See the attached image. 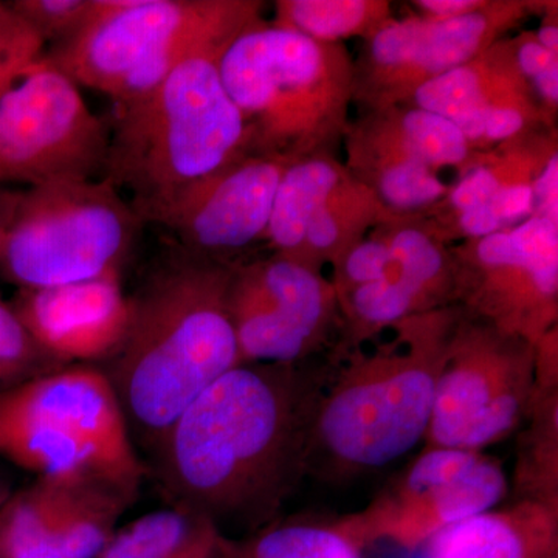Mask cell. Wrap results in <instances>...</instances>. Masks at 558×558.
Instances as JSON below:
<instances>
[{"mask_svg": "<svg viewBox=\"0 0 558 558\" xmlns=\"http://www.w3.org/2000/svg\"><path fill=\"white\" fill-rule=\"evenodd\" d=\"M396 213L349 174L336 154L319 153L289 165L277 196L267 247L323 270Z\"/></svg>", "mask_w": 558, "mask_h": 558, "instance_id": "17", "label": "cell"}, {"mask_svg": "<svg viewBox=\"0 0 558 558\" xmlns=\"http://www.w3.org/2000/svg\"><path fill=\"white\" fill-rule=\"evenodd\" d=\"M532 216L558 223V153L546 160L535 180Z\"/></svg>", "mask_w": 558, "mask_h": 558, "instance_id": "31", "label": "cell"}, {"mask_svg": "<svg viewBox=\"0 0 558 558\" xmlns=\"http://www.w3.org/2000/svg\"><path fill=\"white\" fill-rule=\"evenodd\" d=\"M341 143L349 174L396 215L435 207L449 191L439 172L464 170L475 154L451 121L414 105L360 113Z\"/></svg>", "mask_w": 558, "mask_h": 558, "instance_id": "15", "label": "cell"}, {"mask_svg": "<svg viewBox=\"0 0 558 558\" xmlns=\"http://www.w3.org/2000/svg\"><path fill=\"white\" fill-rule=\"evenodd\" d=\"M542 9L543 0H488L484 9L454 20L392 17L362 39L354 58V105L360 113L409 105L422 86L475 60Z\"/></svg>", "mask_w": 558, "mask_h": 558, "instance_id": "11", "label": "cell"}, {"mask_svg": "<svg viewBox=\"0 0 558 558\" xmlns=\"http://www.w3.org/2000/svg\"><path fill=\"white\" fill-rule=\"evenodd\" d=\"M233 266L172 248L131 296V323L106 371L131 435L156 450L219 377L241 365L227 306Z\"/></svg>", "mask_w": 558, "mask_h": 558, "instance_id": "2", "label": "cell"}, {"mask_svg": "<svg viewBox=\"0 0 558 558\" xmlns=\"http://www.w3.org/2000/svg\"><path fill=\"white\" fill-rule=\"evenodd\" d=\"M554 558H558V557H554Z\"/></svg>", "mask_w": 558, "mask_h": 558, "instance_id": "36", "label": "cell"}, {"mask_svg": "<svg viewBox=\"0 0 558 558\" xmlns=\"http://www.w3.org/2000/svg\"><path fill=\"white\" fill-rule=\"evenodd\" d=\"M109 140L78 84L40 57L0 98V186L98 179Z\"/></svg>", "mask_w": 558, "mask_h": 558, "instance_id": "10", "label": "cell"}, {"mask_svg": "<svg viewBox=\"0 0 558 558\" xmlns=\"http://www.w3.org/2000/svg\"><path fill=\"white\" fill-rule=\"evenodd\" d=\"M211 558H363L340 520L310 517L270 521L244 537L223 534Z\"/></svg>", "mask_w": 558, "mask_h": 558, "instance_id": "24", "label": "cell"}, {"mask_svg": "<svg viewBox=\"0 0 558 558\" xmlns=\"http://www.w3.org/2000/svg\"><path fill=\"white\" fill-rule=\"evenodd\" d=\"M263 9L259 0H94L83 28L43 57L126 105L191 57L229 46Z\"/></svg>", "mask_w": 558, "mask_h": 558, "instance_id": "6", "label": "cell"}, {"mask_svg": "<svg viewBox=\"0 0 558 558\" xmlns=\"http://www.w3.org/2000/svg\"><path fill=\"white\" fill-rule=\"evenodd\" d=\"M510 483L484 451L424 447L365 509L340 517L360 548L388 542L414 550L444 529L497 508Z\"/></svg>", "mask_w": 558, "mask_h": 558, "instance_id": "13", "label": "cell"}, {"mask_svg": "<svg viewBox=\"0 0 558 558\" xmlns=\"http://www.w3.org/2000/svg\"><path fill=\"white\" fill-rule=\"evenodd\" d=\"M556 153L558 132L549 126L475 153L446 197L416 215L449 245L520 226L534 215L535 180Z\"/></svg>", "mask_w": 558, "mask_h": 558, "instance_id": "19", "label": "cell"}, {"mask_svg": "<svg viewBox=\"0 0 558 558\" xmlns=\"http://www.w3.org/2000/svg\"><path fill=\"white\" fill-rule=\"evenodd\" d=\"M227 306L241 363L303 365L340 336L336 289L323 270L271 253L231 269Z\"/></svg>", "mask_w": 558, "mask_h": 558, "instance_id": "12", "label": "cell"}, {"mask_svg": "<svg viewBox=\"0 0 558 558\" xmlns=\"http://www.w3.org/2000/svg\"><path fill=\"white\" fill-rule=\"evenodd\" d=\"M509 39L513 61L550 119L558 113V54L546 50L534 32L523 31Z\"/></svg>", "mask_w": 558, "mask_h": 558, "instance_id": "30", "label": "cell"}, {"mask_svg": "<svg viewBox=\"0 0 558 558\" xmlns=\"http://www.w3.org/2000/svg\"><path fill=\"white\" fill-rule=\"evenodd\" d=\"M388 0H278L275 22L319 43L366 39L392 20Z\"/></svg>", "mask_w": 558, "mask_h": 558, "instance_id": "26", "label": "cell"}, {"mask_svg": "<svg viewBox=\"0 0 558 558\" xmlns=\"http://www.w3.org/2000/svg\"><path fill=\"white\" fill-rule=\"evenodd\" d=\"M450 248L457 306L534 347L558 328V223L532 216Z\"/></svg>", "mask_w": 558, "mask_h": 558, "instance_id": "14", "label": "cell"}, {"mask_svg": "<svg viewBox=\"0 0 558 558\" xmlns=\"http://www.w3.org/2000/svg\"><path fill=\"white\" fill-rule=\"evenodd\" d=\"M290 163L245 154L193 186L156 223L191 255L229 266L242 263V253L266 242L275 196Z\"/></svg>", "mask_w": 558, "mask_h": 558, "instance_id": "18", "label": "cell"}, {"mask_svg": "<svg viewBox=\"0 0 558 558\" xmlns=\"http://www.w3.org/2000/svg\"><path fill=\"white\" fill-rule=\"evenodd\" d=\"M14 13L46 43H65L86 24L94 0H13Z\"/></svg>", "mask_w": 558, "mask_h": 558, "instance_id": "28", "label": "cell"}, {"mask_svg": "<svg viewBox=\"0 0 558 558\" xmlns=\"http://www.w3.org/2000/svg\"><path fill=\"white\" fill-rule=\"evenodd\" d=\"M328 373L322 365L241 363L194 400L154 450L171 506L248 532L310 475L312 421ZM226 534V532H223Z\"/></svg>", "mask_w": 558, "mask_h": 558, "instance_id": "1", "label": "cell"}, {"mask_svg": "<svg viewBox=\"0 0 558 558\" xmlns=\"http://www.w3.org/2000/svg\"><path fill=\"white\" fill-rule=\"evenodd\" d=\"M409 105L451 121L473 153H484L538 128H557V120L545 112L517 68L508 38L429 81Z\"/></svg>", "mask_w": 558, "mask_h": 558, "instance_id": "20", "label": "cell"}, {"mask_svg": "<svg viewBox=\"0 0 558 558\" xmlns=\"http://www.w3.org/2000/svg\"><path fill=\"white\" fill-rule=\"evenodd\" d=\"M219 72L252 153L296 161L343 142L354 106V57L344 44L260 17L222 51Z\"/></svg>", "mask_w": 558, "mask_h": 558, "instance_id": "5", "label": "cell"}, {"mask_svg": "<svg viewBox=\"0 0 558 558\" xmlns=\"http://www.w3.org/2000/svg\"><path fill=\"white\" fill-rule=\"evenodd\" d=\"M9 497V488H7L5 483H3L2 480H0V506H2L3 501H5V499Z\"/></svg>", "mask_w": 558, "mask_h": 558, "instance_id": "35", "label": "cell"}, {"mask_svg": "<svg viewBox=\"0 0 558 558\" xmlns=\"http://www.w3.org/2000/svg\"><path fill=\"white\" fill-rule=\"evenodd\" d=\"M488 0H414L411 5L418 11V16L432 20H454L469 16L487 5Z\"/></svg>", "mask_w": 558, "mask_h": 558, "instance_id": "32", "label": "cell"}, {"mask_svg": "<svg viewBox=\"0 0 558 558\" xmlns=\"http://www.w3.org/2000/svg\"><path fill=\"white\" fill-rule=\"evenodd\" d=\"M22 196L21 190L11 189V186H0V242L3 240L7 227L13 218L14 209L17 207Z\"/></svg>", "mask_w": 558, "mask_h": 558, "instance_id": "34", "label": "cell"}, {"mask_svg": "<svg viewBox=\"0 0 558 558\" xmlns=\"http://www.w3.org/2000/svg\"><path fill=\"white\" fill-rule=\"evenodd\" d=\"M535 347L461 307L451 330L424 447L484 451L526 422Z\"/></svg>", "mask_w": 558, "mask_h": 558, "instance_id": "9", "label": "cell"}, {"mask_svg": "<svg viewBox=\"0 0 558 558\" xmlns=\"http://www.w3.org/2000/svg\"><path fill=\"white\" fill-rule=\"evenodd\" d=\"M424 548L425 558L558 557V510L515 499L451 524Z\"/></svg>", "mask_w": 558, "mask_h": 558, "instance_id": "22", "label": "cell"}, {"mask_svg": "<svg viewBox=\"0 0 558 558\" xmlns=\"http://www.w3.org/2000/svg\"><path fill=\"white\" fill-rule=\"evenodd\" d=\"M0 458L39 480L109 484L135 497L143 478L106 371L69 365L0 395Z\"/></svg>", "mask_w": 558, "mask_h": 558, "instance_id": "7", "label": "cell"}, {"mask_svg": "<svg viewBox=\"0 0 558 558\" xmlns=\"http://www.w3.org/2000/svg\"><path fill=\"white\" fill-rule=\"evenodd\" d=\"M44 40L0 2V98L44 54Z\"/></svg>", "mask_w": 558, "mask_h": 558, "instance_id": "29", "label": "cell"}, {"mask_svg": "<svg viewBox=\"0 0 558 558\" xmlns=\"http://www.w3.org/2000/svg\"><path fill=\"white\" fill-rule=\"evenodd\" d=\"M539 17H542V22H539L537 31L532 32L546 50L558 54V2L543 0Z\"/></svg>", "mask_w": 558, "mask_h": 558, "instance_id": "33", "label": "cell"}, {"mask_svg": "<svg viewBox=\"0 0 558 558\" xmlns=\"http://www.w3.org/2000/svg\"><path fill=\"white\" fill-rule=\"evenodd\" d=\"M524 424L513 472L515 499L558 510V384H535Z\"/></svg>", "mask_w": 558, "mask_h": 558, "instance_id": "25", "label": "cell"}, {"mask_svg": "<svg viewBox=\"0 0 558 558\" xmlns=\"http://www.w3.org/2000/svg\"><path fill=\"white\" fill-rule=\"evenodd\" d=\"M222 535L208 517L171 506L117 529L97 558H211Z\"/></svg>", "mask_w": 558, "mask_h": 558, "instance_id": "23", "label": "cell"}, {"mask_svg": "<svg viewBox=\"0 0 558 558\" xmlns=\"http://www.w3.org/2000/svg\"><path fill=\"white\" fill-rule=\"evenodd\" d=\"M11 306L36 343L64 365L112 359L131 323V296L121 288V275L20 290Z\"/></svg>", "mask_w": 558, "mask_h": 558, "instance_id": "21", "label": "cell"}, {"mask_svg": "<svg viewBox=\"0 0 558 558\" xmlns=\"http://www.w3.org/2000/svg\"><path fill=\"white\" fill-rule=\"evenodd\" d=\"M388 256L369 279L336 290L340 336L330 354L349 351L403 319L457 306V267L421 215H392L376 227Z\"/></svg>", "mask_w": 558, "mask_h": 558, "instance_id": "16", "label": "cell"}, {"mask_svg": "<svg viewBox=\"0 0 558 558\" xmlns=\"http://www.w3.org/2000/svg\"><path fill=\"white\" fill-rule=\"evenodd\" d=\"M64 366L36 343L11 303L0 296V395Z\"/></svg>", "mask_w": 558, "mask_h": 558, "instance_id": "27", "label": "cell"}, {"mask_svg": "<svg viewBox=\"0 0 558 558\" xmlns=\"http://www.w3.org/2000/svg\"><path fill=\"white\" fill-rule=\"evenodd\" d=\"M226 49L191 57L145 97L116 106L102 178L130 196L143 222L156 223L202 180L252 153L220 78Z\"/></svg>", "mask_w": 558, "mask_h": 558, "instance_id": "4", "label": "cell"}, {"mask_svg": "<svg viewBox=\"0 0 558 558\" xmlns=\"http://www.w3.org/2000/svg\"><path fill=\"white\" fill-rule=\"evenodd\" d=\"M461 307L403 319L328 354L312 421L310 475L344 480L387 468L427 436L436 384Z\"/></svg>", "mask_w": 558, "mask_h": 558, "instance_id": "3", "label": "cell"}, {"mask_svg": "<svg viewBox=\"0 0 558 558\" xmlns=\"http://www.w3.org/2000/svg\"><path fill=\"white\" fill-rule=\"evenodd\" d=\"M143 223L105 178L27 189L0 242V277L35 290L121 275Z\"/></svg>", "mask_w": 558, "mask_h": 558, "instance_id": "8", "label": "cell"}]
</instances>
